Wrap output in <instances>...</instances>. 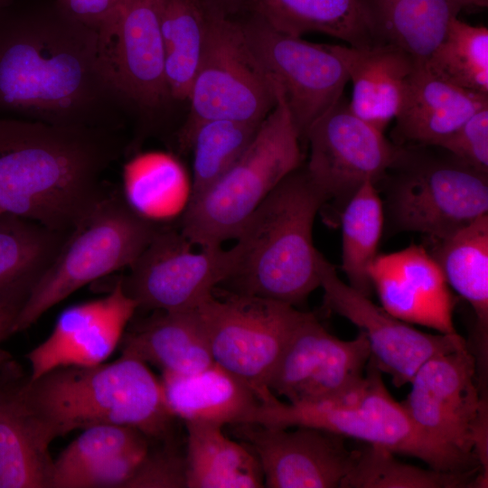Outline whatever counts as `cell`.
I'll list each match as a JSON object with an SVG mask.
<instances>
[{
	"mask_svg": "<svg viewBox=\"0 0 488 488\" xmlns=\"http://www.w3.org/2000/svg\"><path fill=\"white\" fill-rule=\"evenodd\" d=\"M132 113L104 75L96 30L55 0L0 6V116L121 132Z\"/></svg>",
	"mask_w": 488,
	"mask_h": 488,
	"instance_id": "obj_1",
	"label": "cell"
},
{
	"mask_svg": "<svg viewBox=\"0 0 488 488\" xmlns=\"http://www.w3.org/2000/svg\"><path fill=\"white\" fill-rule=\"evenodd\" d=\"M120 132L0 116V211L70 232L111 190Z\"/></svg>",
	"mask_w": 488,
	"mask_h": 488,
	"instance_id": "obj_2",
	"label": "cell"
},
{
	"mask_svg": "<svg viewBox=\"0 0 488 488\" xmlns=\"http://www.w3.org/2000/svg\"><path fill=\"white\" fill-rule=\"evenodd\" d=\"M326 202L305 166L287 174L237 236L229 291L296 306L320 287L313 227Z\"/></svg>",
	"mask_w": 488,
	"mask_h": 488,
	"instance_id": "obj_3",
	"label": "cell"
},
{
	"mask_svg": "<svg viewBox=\"0 0 488 488\" xmlns=\"http://www.w3.org/2000/svg\"><path fill=\"white\" fill-rule=\"evenodd\" d=\"M27 399L57 437L98 425L127 426L170 439L174 417L147 365L120 356L109 363L65 366L25 384Z\"/></svg>",
	"mask_w": 488,
	"mask_h": 488,
	"instance_id": "obj_4",
	"label": "cell"
},
{
	"mask_svg": "<svg viewBox=\"0 0 488 488\" xmlns=\"http://www.w3.org/2000/svg\"><path fill=\"white\" fill-rule=\"evenodd\" d=\"M381 371L370 360L361 385L335 401L291 404L275 395L260 401L247 423L267 427H308L418 458L447 472L479 470L474 462L450 453L426 438L401 402L389 392Z\"/></svg>",
	"mask_w": 488,
	"mask_h": 488,
	"instance_id": "obj_5",
	"label": "cell"
},
{
	"mask_svg": "<svg viewBox=\"0 0 488 488\" xmlns=\"http://www.w3.org/2000/svg\"><path fill=\"white\" fill-rule=\"evenodd\" d=\"M277 103L242 155L214 183L188 200L180 231L200 248L236 239L242 226L291 172L302 164L300 138L280 88Z\"/></svg>",
	"mask_w": 488,
	"mask_h": 488,
	"instance_id": "obj_6",
	"label": "cell"
},
{
	"mask_svg": "<svg viewBox=\"0 0 488 488\" xmlns=\"http://www.w3.org/2000/svg\"><path fill=\"white\" fill-rule=\"evenodd\" d=\"M384 193V216L396 232L446 236L488 214V174L437 145H399L375 183Z\"/></svg>",
	"mask_w": 488,
	"mask_h": 488,
	"instance_id": "obj_7",
	"label": "cell"
},
{
	"mask_svg": "<svg viewBox=\"0 0 488 488\" xmlns=\"http://www.w3.org/2000/svg\"><path fill=\"white\" fill-rule=\"evenodd\" d=\"M162 227L111 189L73 229L37 280L15 319L13 334L31 327L85 285L129 267Z\"/></svg>",
	"mask_w": 488,
	"mask_h": 488,
	"instance_id": "obj_8",
	"label": "cell"
},
{
	"mask_svg": "<svg viewBox=\"0 0 488 488\" xmlns=\"http://www.w3.org/2000/svg\"><path fill=\"white\" fill-rule=\"evenodd\" d=\"M205 6V44L188 97L190 112L177 134L180 149L204 121L260 123L277 103L274 82L254 55L240 22Z\"/></svg>",
	"mask_w": 488,
	"mask_h": 488,
	"instance_id": "obj_9",
	"label": "cell"
},
{
	"mask_svg": "<svg viewBox=\"0 0 488 488\" xmlns=\"http://www.w3.org/2000/svg\"><path fill=\"white\" fill-rule=\"evenodd\" d=\"M402 405L418 430L437 446L488 473V406L467 344L427 360Z\"/></svg>",
	"mask_w": 488,
	"mask_h": 488,
	"instance_id": "obj_10",
	"label": "cell"
},
{
	"mask_svg": "<svg viewBox=\"0 0 488 488\" xmlns=\"http://www.w3.org/2000/svg\"><path fill=\"white\" fill-rule=\"evenodd\" d=\"M197 310L213 361L247 383L259 401L270 397L268 380L304 312L229 290L222 296L214 290Z\"/></svg>",
	"mask_w": 488,
	"mask_h": 488,
	"instance_id": "obj_11",
	"label": "cell"
},
{
	"mask_svg": "<svg viewBox=\"0 0 488 488\" xmlns=\"http://www.w3.org/2000/svg\"><path fill=\"white\" fill-rule=\"evenodd\" d=\"M96 32L100 68L132 113L152 117L173 100L165 79L160 0H122Z\"/></svg>",
	"mask_w": 488,
	"mask_h": 488,
	"instance_id": "obj_12",
	"label": "cell"
},
{
	"mask_svg": "<svg viewBox=\"0 0 488 488\" xmlns=\"http://www.w3.org/2000/svg\"><path fill=\"white\" fill-rule=\"evenodd\" d=\"M179 230L162 227L119 279L137 311L197 308L231 276L232 248H200Z\"/></svg>",
	"mask_w": 488,
	"mask_h": 488,
	"instance_id": "obj_13",
	"label": "cell"
},
{
	"mask_svg": "<svg viewBox=\"0 0 488 488\" xmlns=\"http://www.w3.org/2000/svg\"><path fill=\"white\" fill-rule=\"evenodd\" d=\"M247 41L281 89L300 141L311 125L343 95L345 67L331 44L314 43L269 26L253 14L240 22Z\"/></svg>",
	"mask_w": 488,
	"mask_h": 488,
	"instance_id": "obj_14",
	"label": "cell"
},
{
	"mask_svg": "<svg viewBox=\"0 0 488 488\" xmlns=\"http://www.w3.org/2000/svg\"><path fill=\"white\" fill-rule=\"evenodd\" d=\"M370 358L363 332L342 340L312 313L304 312L267 388L291 404L335 401L361 385Z\"/></svg>",
	"mask_w": 488,
	"mask_h": 488,
	"instance_id": "obj_15",
	"label": "cell"
},
{
	"mask_svg": "<svg viewBox=\"0 0 488 488\" xmlns=\"http://www.w3.org/2000/svg\"><path fill=\"white\" fill-rule=\"evenodd\" d=\"M307 175L327 201L344 204L366 182L374 184L398 155L399 145L352 112L342 98L309 127Z\"/></svg>",
	"mask_w": 488,
	"mask_h": 488,
	"instance_id": "obj_16",
	"label": "cell"
},
{
	"mask_svg": "<svg viewBox=\"0 0 488 488\" xmlns=\"http://www.w3.org/2000/svg\"><path fill=\"white\" fill-rule=\"evenodd\" d=\"M317 268L324 306L365 333L371 349L370 360L381 372L391 377L395 387L409 383L430 358L466 344L457 333H427L393 316L370 296L341 280L335 267L320 252Z\"/></svg>",
	"mask_w": 488,
	"mask_h": 488,
	"instance_id": "obj_17",
	"label": "cell"
},
{
	"mask_svg": "<svg viewBox=\"0 0 488 488\" xmlns=\"http://www.w3.org/2000/svg\"><path fill=\"white\" fill-rule=\"evenodd\" d=\"M238 434L261 465L268 488H337L348 474L353 451L342 436L318 428L237 424Z\"/></svg>",
	"mask_w": 488,
	"mask_h": 488,
	"instance_id": "obj_18",
	"label": "cell"
},
{
	"mask_svg": "<svg viewBox=\"0 0 488 488\" xmlns=\"http://www.w3.org/2000/svg\"><path fill=\"white\" fill-rule=\"evenodd\" d=\"M136 311L120 279L104 297L66 308L47 338L26 354L29 379L60 367L104 362L119 346Z\"/></svg>",
	"mask_w": 488,
	"mask_h": 488,
	"instance_id": "obj_19",
	"label": "cell"
},
{
	"mask_svg": "<svg viewBox=\"0 0 488 488\" xmlns=\"http://www.w3.org/2000/svg\"><path fill=\"white\" fill-rule=\"evenodd\" d=\"M370 277L381 307L393 316L439 333H456L449 286L425 246L379 254Z\"/></svg>",
	"mask_w": 488,
	"mask_h": 488,
	"instance_id": "obj_20",
	"label": "cell"
},
{
	"mask_svg": "<svg viewBox=\"0 0 488 488\" xmlns=\"http://www.w3.org/2000/svg\"><path fill=\"white\" fill-rule=\"evenodd\" d=\"M28 378L14 359L0 370V488H51L57 436L27 399Z\"/></svg>",
	"mask_w": 488,
	"mask_h": 488,
	"instance_id": "obj_21",
	"label": "cell"
},
{
	"mask_svg": "<svg viewBox=\"0 0 488 488\" xmlns=\"http://www.w3.org/2000/svg\"><path fill=\"white\" fill-rule=\"evenodd\" d=\"M488 95L441 80L425 63L409 76L391 132L397 145H436L480 109Z\"/></svg>",
	"mask_w": 488,
	"mask_h": 488,
	"instance_id": "obj_22",
	"label": "cell"
},
{
	"mask_svg": "<svg viewBox=\"0 0 488 488\" xmlns=\"http://www.w3.org/2000/svg\"><path fill=\"white\" fill-rule=\"evenodd\" d=\"M428 252L447 285L471 305L476 319L477 380L486 386L488 354V214L437 239Z\"/></svg>",
	"mask_w": 488,
	"mask_h": 488,
	"instance_id": "obj_23",
	"label": "cell"
},
{
	"mask_svg": "<svg viewBox=\"0 0 488 488\" xmlns=\"http://www.w3.org/2000/svg\"><path fill=\"white\" fill-rule=\"evenodd\" d=\"M121 356L151 363L163 371L190 374L214 363L197 308L152 311L128 324L119 344Z\"/></svg>",
	"mask_w": 488,
	"mask_h": 488,
	"instance_id": "obj_24",
	"label": "cell"
},
{
	"mask_svg": "<svg viewBox=\"0 0 488 488\" xmlns=\"http://www.w3.org/2000/svg\"><path fill=\"white\" fill-rule=\"evenodd\" d=\"M331 45L352 83L350 109L384 132L395 119L408 80L419 62L405 51L390 45L362 48Z\"/></svg>",
	"mask_w": 488,
	"mask_h": 488,
	"instance_id": "obj_25",
	"label": "cell"
},
{
	"mask_svg": "<svg viewBox=\"0 0 488 488\" xmlns=\"http://www.w3.org/2000/svg\"><path fill=\"white\" fill-rule=\"evenodd\" d=\"M160 382L168 410L184 422L242 424L259 404L247 383L215 362L190 374L163 371Z\"/></svg>",
	"mask_w": 488,
	"mask_h": 488,
	"instance_id": "obj_26",
	"label": "cell"
},
{
	"mask_svg": "<svg viewBox=\"0 0 488 488\" xmlns=\"http://www.w3.org/2000/svg\"><path fill=\"white\" fill-rule=\"evenodd\" d=\"M373 44L390 45L426 63L453 17L455 0H360Z\"/></svg>",
	"mask_w": 488,
	"mask_h": 488,
	"instance_id": "obj_27",
	"label": "cell"
},
{
	"mask_svg": "<svg viewBox=\"0 0 488 488\" xmlns=\"http://www.w3.org/2000/svg\"><path fill=\"white\" fill-rule=\"evenodd\" d=\"M187 429L185 474L187 488H260L264 475L255 454L228 438L224 426L185 422Z\"/></svg>",
	"mask_w": 488,
	"mask_h": 488,
	"instance_id": "obj_28",
	"label": "cell"
},
{
	"mask_svg": "<svg viewBox=\"0 0 488 488\" xmlns=\"http://www.w3.org/2000/svg\"><path fill=\"white\" fill-rule=\"evenodd\" d=\"M70 232L0 212V301L24 305Z\"/></svg>",
	"mask_w": 488,
	"mask_h": 488,
	"instance_id": "obj_29",
	"label": "cell"
},
{
	"mask_svg": "<svg viewBox=\"0 0 488 488\" xmlns=\"http://www.w3.org/2000/svg\"><path fill=\"white\" fill-rule=\"evenodd\" d=\"M251 13L281 33H321L357 48L373 45L360 0H246Z\"/></svg>",
	"mask_w": 488,
	"mask_h": 488,
	"instance_id": "obj_30",
	"label": "cell"
},
{
	"mask_svg": "<svg viewBox=\"0 0 488 488\" xmlns=\"http://www.w3.org/2000/svg\"><path fill=\"white\" fill-rule=\"evenodd\" d=\"M160 25L170 96L188 99L205 44L206 6L201 0H160Z\"/></svg>",
	"mask_w": 488,
	"mask_h": 488,
	"instance_id": "obj_31",
	"label": "cell"
},
{
	"mask_svg": "<svg viewBox=\"0 0 488 488\" xmlns=\"http://www.w3.org/2000/svg\"><path fill=\"white\" fill-rule=\"evenodd\" d=\"M391 451L368 444L353 451L352 465L340 488H480L487 477L481 471L424 469L399 461Z\"/></svg>",
	"mask_w": 488,
	"mask_h": 488,
	"instance_id": "obj_32",
	"label": "cell"
},
{
	"mask_svg": "<svg viewBox=\"0 0 488 488\" xmlns=\"http://www.w3.org/2000/svg\"><path fill=\"white\" fill-rule=\"evenodd\" d=\"M341 216L342 269L349 284L371 296L370 268L378 254L384 228V209L372 182L363 183L346 202Z\"/></svg>",
	"mask_w": 488,
	"mask_h": 488,
	"instance_id": "obj_33",
	"label": "cell"
},
{
	"mask_svg": "<svg viewBox=\"0 0 488 488\" xmlns=\"http://www.w3.org/2000/svg\"><path fill=\"white\" fill-rule=\"evenodd\" d=\"M260 123L211 119L195 127L182 149L192 150L193 155L189 199L205 191L237 162Z\"/></svg>",
	"mask_w": 488,
	"mask_h": 488,
	"instance_id": "obj_34",
	"label": "cell"
},
{
	"mask_svg": "<svg viewBox=\"0 0 488 488\" xmlns=\"http://www.w3.org/2000/svg\"><path fill=\"white\" fill-rule=\"evenodd\" d=\"M425 65L457 87L488 95V29L453 17Z\"/></svg>",
	"mask_w": 488,
	"mask_h": 488,
	"instance_id": "obj_35",
	"label": "cell"
},
{
	"mask_svg": "<svg viewBox=\"0 0 488 488\" xmlns=\"http://www.w3.org/2000/svg\"><path fill=\"white\" fill-rule=\"evenodd\" d=\"M186 177L180 162L171 154L147 152L133 156L123 169L124 197L142 216L153 221L162 207L184 189Z\"/></svg>",
	"mask_w": 488,
	"mask_h": 488,
	"instance_id": "obj_36",
	"label": "cell"
},
{
	"mask_svg": "<svg viewBox=\"0 0 488 488\" xmlns=\"http://www.w3.org/2000/svg\"><path fill=\"white\" fill-rule=\"evenodd\" d=\"M150 439L136 428L98 425L82 429L54 459L51 488H65L75 474L97 462Z\"/></svg>",
	"mask_w": 488,
	"mask_h": 488,
	"instance_id": "obj_37",
	"label": "cell"
},
{
	"mask_svg": "<svg viewBox=\"0 0 488 488\" xmlns=\"http://www.w3.org/2000/svg\"><path fill=\"white\" fill-rule=\"evenodd\" d=\"M156 449H149L127 488L186 487L185 456L170 439Z\"/></svg>",
	"mask_w": 488,
	"mask_h": 488,
	"instance_id": "obj_38",
	"label": "cell"
},
{
	"mask_svg": "<svg viewBox=\"0 0 488 488\" xmlns=\"http://www.w3.org/2000/svg\"><path fill=\"white\" fill-rule=\"evenodd\" d=\"M150 446L149 441L109 455L75 474L65 488L125 487Z\"/></svg>",
	"mask_w": 488,
	"mask_h": 488,
	"instance_id": "obj_39",
	"label": "cell"
},
{
	"mask_svg": "<svg viewBox=\"0 0 488 488\" xmlns=\"http://www.w3.org/2000/svg\"><path fill=\"white\" fill-rule=\"evenodd\" d=\"M436 145L488 174V107L474 113Z\"/></svg>",
	"mask_w": 488,
	"mask_h": 488,
	"instance_id": "obj_40",
	"label": "cell"
},
{
	"mask_svg": "<svg viewBox=\"0 0 488 488\" xmlns=\"http://www.w3.org/2000/svg\"><path fill=\"white\" fill-rule=\"evenodd\" d=\"M70 16L96 30L122 0H55Z\"/></svg>",
	"mask_w": 488,
	"mask_h": 488,
	"instance_id": "obj_41",
	"label": "cell"
},
{
	"mask_svg": "<svg viewBox=\"0 0 488 488\" xmlns=\"http://www.w3.org/2000/svg\"><path fill=\"white\" fill-rule=\"evenodd\" d=\"M23 304L14 301H0V370L13 360L12 354L2 343L13 334L12 329Z\"/></svg>",
	"mask_w": 488,
	"mask_h": 488,
	"instance_id": "obj_42",
	"label": "cell"
},
{
	"mask_svg": "<svg viewBox=\"0 0 488 488\" xmlns=\"http://www.w3.org/2000/svg\"><path fill=\"white\" fill-rule=\"evenodd\" d=\"M205 5L214 7L225 14L230 10L236 9L238 6L245 4L246 0H201Z\"/></svg>",
	"mask_w": 488,
	"mask_h": 488,
	"instance_id": "obj_43",
	"label": "cell"
},
{
	"mask_svg": "<svg viewBox=\"0 0 488 488\" xmlns=\"http://www.w3.org/2000/svg\"><path fill=\"white\" fill-rule=\"evenodd\" d=\"M462 8L474 6V7H487L488 0H455Z\"/></svg>",
	"mask_w": 488,
	"mask_h": 488,
	"instance_id": "obj_44",
	"label": "cell"
},
{
	"mask_svg": "<svg viewBox=\"0 0 488 488\" xmlns=\"http://www.w3.org/2000/svg\"><path fill=\"white\" fill-rule=\"evenodd\" d=\"M13 0H0V6L5 5L12 2Z\"/></svg>",
	"mask_w": 488,
	"mask_h": 488,
	"instance_id": "obj_45",
	"label": "cell"
},
{
	"mask_svg": "<svg viewBox=\"0 0 488 488\" xmlns=\"http://www.w3.org/2000/svg\"><path fill=\"white\" fill-rule=\"evenodd\" d=\"M1 212V211H0Z\"/></svg>",
	"mask_w": 488,
	"mask_h": 488,
	"instance_id": "obj_46",
	"label": "cell"
}]
</instances>
